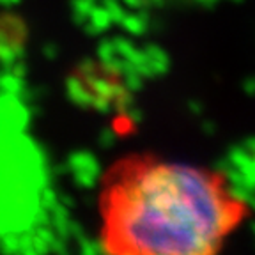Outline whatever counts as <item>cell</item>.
Here are the masks:
<instances>
[{
    "instance_id": "cell-1",
    "label": "cell",
    "mask_w": 255,
    "mask_h": 255,
    "mask_svg": "<svg viewBox=\"0 0 255 255\" xmlns=\"http://www.w3.org/2000/svg\"><path fill=\"white\" fill-rule=\"evenodd\" d=\"M100 245L114 255H213L252 216L223 172L151 152L117 158L98 193Z\"/></svg>"
}]
</instances>
